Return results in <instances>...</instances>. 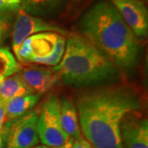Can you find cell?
I'll list each match as a JSON object with an SVG mask.
<instances>
[{"instance_id": "d4e9b609", "label": "cell", "mask_w": 148, "mask_h": 148, "mask_svg": "<svg viewBox=\"0 0 148 148\" xmlns=\"http://www.w3.org/2000/svg\"><path fill=\"white\" fill-rule=\"evenodd\" d=\"M33 148H42V147L41 146H36V147H35Z\"/></svg>"}, {"instance_id": "52a82bcc", "label": "cell", "mask_w": 148, "mask_h": 148, "mask_svg": "<svg viewBox=\"0 0 148 148\" xmlns=\"http://www.w3.org/2000/svg\"><path fill=\"white\" fill-rule=\"evenodd\" d=\"M43 32H55L64 36L69 35L67 30L57 24L46 21L43 17L32 16L20 8L12 22V47L13 53L16 52L27 38Z\"/></svg>"}, {"instance_id": "5b68a950", "label": "cell", "mask_w": 148, "mask_h": 148, "mask_svg": "<svg viewBox=\"0 0 148 148\" xmlns=\"http://www.w3.org/2000/svg\"><path fill=\"white\" fill-rule=\"evenodd\" d=\"M37 132L43 146L59 147L70 137L64 132L60 119V100L51 95L43 103L37 119Z\"/></svg>"}, {"instance_id": "44dd1931", "label": "cell", "mask_w": 148, "mask_h": 148, "mask_svg": "<svg viewBox=\"0 0 148 148\" xmlns=\"http://www.w3.org/2000/svg\"><path fill=\"white\" fill-rule=\"evenodd\" d=\"M6 133H7V131L4 128H3L1 132H0V148L3 147V143H4V140H5Z\"/></svg>"}, {"instance_id": "277c9868", "label": "cell", "mask_w": 148, "mask_h": 148, "mask_svg": "<svg viewBox=\"0 0 148 148\" xmlns=\"http://www.w3.org/2000/svg\"><path fill=\"white\" fill-rule=\"evenodd\" d=\"M66 36L55 32H43L27 38L14 53L18 63L55 67L61 61Z\"/></svg>"}, {"instance_id": "6da1fadb", "label": "cell", "mask_w": 148, "mask_h": 148, "mask_svg": "<svg viewBox=\"0 0 148 148\" xmlns=\"http://www.w3.org/2000/svg\"><path fill=\"white\" fill-rule=\"evenodd\" d=\"M81 132L93 148H124L120 127L127 114L140 108L132 86L107 85L80 92L75 100Z\"/></svg>"}, {"instance_id": "ffe728a7", "label": "cell", "mask_w": 148, "mask_h": 148, "mask_svg": "<svg viewBox=\"0 0 148 148\" xmlns=\"http://www.w3.org/2000/svg\"><path fill=\"white\" fill-rule=\"evenodd\" d=\"M73 138H70L69 141L66 143H64V145L62 146H59V147H46V146H41L42 148H73Z\"/></svg>"}, {"instance_id": "ac0fdd59", "label": "cell", "mask_w": 148, "mask_h": 148, "mask_svg": "<svg viewBox=\"0 0 148 148\" xmlns=\"http://www.w3.org/2000/svg\"><path fill=\"white\" fill-rule=\"evenodd\" d=\"M73 148H93L90 145V143L86 140L83 137L79 139H75L73 140Z\"/></svg>"}, {"instance_id": "4fadbf2b", "label": "cell", "mask_w": 148, "mask_h": 148, "mask_svg": "<svg viewBox=\"0 0 148 148\" xmlns=\"http://www.w3.org/2000/svg\"><path fill=\"white\" fill-rule=\"evenodd\" d=\"M35 94L23 81L18 73L6 77H0V100L8 101L19 96Z\"/></svg>"}, {"instance_id": "e0dca14e", "label": "cell", "mask_w": 148, "mask_h": 148, "mask_svg": "<svg viewBox=\"0 0 148 148\" xmlns=\"http://www.w3.org/2000/svg\"><path fill=\"white\" fill-rule=\"evenodd\" d=\"M13 22V14L0 13V32H9Z\"/></svg>"}, {"instance_id": "ba28073f", "label": "cell", "mask_w": 148, "mask_h": 148, "mask_svg": "<svg viewBox=\"0 0 148 148\" xmlns=\"http://www.w3.org/2000/svg\"><path fill=\"white\" fill-rule=\"evenodd\" d=\"M138 39L148 36V9L138 0H110Z\"/></svg>"}, {"instance_id": "8992f818", "label": "cell", "mask_w": 148, "mask_h": 148, "mask_svg": "<svg viewBox=\"0 0 148 148\" xmlns=\"http://www.w3.org/2000/svg\"><path fill=\"white\" fill-rule=\"evenodd\" d=\"M39 110H32L24 115L3 126L6 148H33L40 143L37 132Z\"/></svg>"}, {"instance_id": "30bf717a", "label": "cell", "mask_w": 148, "mask_h": 148, "mask_svg": "<svg viewBox=\"0 0 148 148\" xmlns=\"http://www.w3.org/2000/svg\"><path fill=\"white\" fill-rule=\"evenodd\" d=\"M19 73L31 90L40 95L52 89L60 82L58 73L53 67L32 66L20 70Z\"/></svg>"}, {"instance_id": "603a6c76", "label": "cell", "mask_w": 148, "mask_h": 148, "mask_svg": "<svg viewBox=\"0 0 148 148\" xmlns=\"http://www.w3.org/2000/svg\"><path fill=\"white\" fill-rule=\"evenodd\" d=\"M71 3H74V4H78V3H81L82 2H85L86 0H69Z\"/></svg>"}, {"instance_id": "5bb4252c", "label": "cell", "mask_w": 148, "mask_h": 148, "mask_svg": "<svg viewBox=\"0 0 148 148\" xmlns=\"http://www.w3.org/2000/svg\"><path fill=\"white\" fill-rule=\"evenodd\" d=\"M69 0H21V9L32 16H48L61 10Z\"/></svg>"}, {"instance_id": "9a60e30c", "label": "cell", "mask_w": 148, "mask_h": 148, "mask_svg": "<svg viewBox=\"0 0 148 148\" xmlns=\"http://www.w3.org/2000/svg\"><path fill=\"white\" fill-rule=\"evenodd\" d=\"M21 65L8 48H0V77H6L20 72Z\"/></svg>"}, {"instance_id": "7402d4cb", "label": "cell", "mask_w": 148, "mask_h": 148, "mask_svg": "<svg viewBox=\"0 0 148 148\" xmlns=\"http://www.w3.org/2000/svg\"><path fill=\"white\" fill-rule=\"evenodd\" d=\"M8 32H0V45L4 42V40H6V38L8 36Z\"/></svg>"}, {"instance_id": "d6986e66", "label": "cell", "mask_w": 148, "mask_h": 148, "mask_svg": "<svg viewBox=\"0 0 148 148\" xmlns=\"http://www.w3.org/2000/svg\"><path fill=\"white\" fill-rule=\"evenodd\" d=\"M6 105H7V101L0 100V132L2 131L5 123Z\"/></svg>"}, {"instance_id": "cb8c5ba5", "label": "cell", "mask_w": 148, "mask_h": 148, "mask_svg": "<svg viewBox=\"0 0 148 148\" xmlns=\"http://www.w3.org/2000/svg\"><path fill=\"white\" fill-rule=\"evenodd\" d=\"M138 1H140V2H142V3H147V0H138Z\"/></svg>"}, {"instance_id": "3957f363", "label": "cell", "mask_w": 148, "mask_h": 148, "mask_svg": "<svg viewBox=\"0 0 148 148\" xmlns=\"http://www.w3.org/2000/svg\"><path fill=\"white\" fill-rule=\"evenodd\" d=\"M53 68L60 82L78 87L114 79L120 71L106 54L80 34L69 35L62 59Z\"/></svg>"}, {"instance_id": "7c38bea8", "label": "cell", "mask_w": 148, "mask_h": 148, "mask_svg": "<svg viewBox=\"0 0 148 148\" xmlns=\"http://www.w3.org/2000/svg\"><path fill=\"white\" fill-rule=\"evenodd\" d=\"M41 97L42 95L35 93L32 95L16 97L7 101L4 124L13 122L27 114V112L33 110V108L40 101Z\"/></svg>"}, {"instance_id": "8fae6325", "label": "cell", "mask_w": 148, "mask_h": 148, "mask_svg": "<svg viewBox=\"0 0 148 148\" xmlns=\"http://www.w3.org/2000/svg\"><path fill=\"white\" fill-rule=\"evenodd\" d=\"M60 119L64 132L70 138L79 139L82 138L75 103L68 97L60 100Z\"/></svg>"}, {"instance_id": "2e32d148", "label": "cell", "mask_w": 148, "mask_h": 148, "mask_svg": "<svg viewBox=\"0 0 148 148\" xmlns=\"http://www.w3.org/2000/svg\"><path fill=\"white\" fill-rule=\"evenodd\" d=\"M21 8V0H0V13L16 14Z\"/></svg>"}, {"instance_id": "7a4b0ae2", "label": "cell", "mask_w": 148, "mask_h": 148, "mask_svg": "<svg viewBox=\"0 0 148 148\" xmlns=\"http://www.w3.org/2000/svg\"><path fill=\"white\" fill-rule=\"evenodd\" d=\"M77 29L119 69H130L138 63L140 41L110 0H101L83 14Z\"/></svg>"}, {"instance_id": "9c48e42d", "label": "cell", "mask_w": 148, "mask_h": 148, "mask_svg": "<svg viewBox=\"0 0 148 148\" xmlns=\"http://www.w3.org/2000/svg\"><path fill=\"white\" fill-rule=\"evenodd\" d=\"M120 132L124 148H148L147 118L132 113L127 114L122 122Z\"/></svg>"}]
</instances>
